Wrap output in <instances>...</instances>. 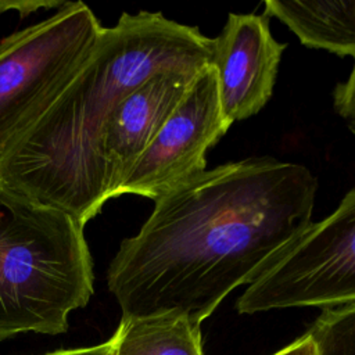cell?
I'll use <instances>...</instances> for the list:
<instances>
[{"instance_id": "6da1fadb", "label": "cell", "mask_w": 355, "mask_h": 355, "mask_svg": "<svg viewBox=\"0 0 355 355\" xmlns=\"http://www.w3.org/2000/svg\"><path fill=\"white\" fill-rule=\"evenodd\" d=\"M316 191L305 165L272 157L222 164L173 187L108 266L122 318L176 312L201 324L312 225Z\"/></svg>"}, {"instance_id": "7a4b0ae2", "label": "cell", "mask_w": 355, "mask_h": 355, "mask_svg": "<svg viewBox=\"0 0 355 355\" xmlns=\"http://www.w3.org/2000/svg\"><path fill=\"white\" fill-rule=\"evenodd\" d=\"M212 39L161 12H123L103 28L72 80L0 157V183L83 226L110 200L100 151L104 125L128 94L165 71L211 64Z\"/></svg>"}, {"instance_id": "3957f363", "label": "cell", "mask_w": 355, "mask_h": 355, "mask_svg": "<svg viewBox=\"0 0 355 355\" xmlns=\"http://www.w3.org/2000/svg\"><path fill=\"white\" fill-rule=\"evenodd\" d=\"M72 215L0 183V341L61 334L93 295V259Z\"/></svg>"}, {"instance_id": "277c9868", "label": "cell", "mask_w": 355, "mask_h": 355, "mask_svg": "<svg viewBox=\"0 0 355 355\" xmlns=\"http://www.w3.org/2000/svg\"><path fill=\"white\" fill-rule=\"evenodd\" d=\"M103 28L85 3L67 1L0 40V157L72 80Z\"/></svg>"}, {"instance_id": "5b68a950", "label": "cell", "mask_w": 355, "mask_h": 355, "mask_svg": "<svg viewBox=\"0 0 355 355\" xmlns=\"http://www.w3.org/2000/svg\"><path fill=\"white\" fill-rule=\"evenodd\" d=\"M355 304V189L312 225L247 286L240 313Z\"/></svg>"}, {"instance_id": "8992f818", "label": "cell", "mask_w": 355, "mask_h": 355, "mask_svg": "<svg viewBox=\"0 0 355 355\" xmlns=\"http://www.w3.org/2000/svg\"><path fill=\"white\" fill-rule=\"evenodd\" d=\"M214 67L194 76L187 93L137 159L118 196L137 194L157 200L207 168V153L229 130Z\"/></svg>"}, {"instance_id": "52a82bcc", "label": "cell", "mask_w": 355, "mask_h": 355, "mask_svg": "<svg viewBox=\"0 0 355 355\" xmlns=\"http://www.w3.org/2000/svg\"><path fill=\"white\" fill-rule=\"evenodd\" d=\"M284 49L273 37L268 15H227L223 29L212 39L211 65L220 108L230 123L258 114L269 101Z\"/></svg>"}, {"instance_id": "ba28073f", "label": "cell", "mask_w": 355, "mask_h": 355, "mask_svg": "<svg viewBox=\"0 0 355 355\" xmlns=\"http://www.w3.org/2000/svg\"><path fill=\"white\" fill-rule=\"evenodd\" d=\"M196 75L184 71L159 72L114 108L100 140L110 198L118 197L126 176L184 97Z\"/></svg>"}, {"instance_id": "9c48e42d", "label": "cell", "mask_w": 355, "mask_h": 355, "mask_svg": "<svg viewBox=\"0 0 355 355\" xmlns=\"http://www.w3.org/2000/svg\"><path fill=\"white\" fill-rule=\"evenodd\" d=\"M263 14L282 21L302 44L355 60V1L263 3Z\"/></svg>"}, {"instance_id": "30bf717a", "label": "cell", "mask_w": 355, "mask_h": 355, "mask_svg": "<svg viewBox=\"0 0 355 355\" xmlns=\"http://www.w3.org/2000/svg\"><path fill=\"white\" fill-rule=\"evenodd\" d=\"M200 326L176 312L121 318L111 336L112 355H202Z\"/></svg>"}, {"instance_id": "8fae6325", "label": "cell", "mask_w": 355, "mask_h": 355, "mask_svg": "<svg viewBox=\"0 0 355 355\" xmlns=\"http://www.w3.org/2000/svg\"><path fill=\"white\" fill-rule=\"evenodd\" d=\"M306 334L316 355H355V304L323 309Z\"/></svg>"}, {"instance_id": "7c38bea8", "label": "cell", "mask_w": 355, "mask_h": 355, "mask_svg": "<svg viewBox=\"0 0 355 355\" xmlns=\"http://www.w3.org/2000/svg\"><path fill=\"white\" fill-rule=\"evenodd\" d=\"M333 100L337 114L345 121L355 136V62L348 78L336 86Z\"/></svg>"}, {"instance_id": "4fadbf2b", "label": "cell", "mask_w": 355, "mask_h": 355, "mask_svg": "<svg viewBox=\"0 0 355 355\" xmlns=\"http://www.w3.org/2000/svg\"><path fill=\"white\" fill-rule=\"evenodd\" d=\"M67 1L49 0H0V12L17 11L21 17H26L39 8H61Z\"/></svg>"}, {"instance_id": "5bb4252c", "label": "cell", "mask_w": 355, "mask_h": 355, "mask_svg": "<svg viewBox=\"0 0 355 355\" xmlns=\"http://www.w3.org/2000/svg\"><path fill=\"white\" fill-rule=\"evenodd\" d=\"M273 355H316V348L309 334L305 333L304 336L298 337L294 343L279 349Z\"/></svg>"}, {"instance_id": "9a60e30c", "label": "cell", "mask_w": 355, "mask_h": 355, "mask_svg": "<svg viewBox=\"0 0 355 355\" xmlns=\"http://www.w3.org/2000/svg\"><path fill=\"white\" fill-rule=\"evenodd\" d=\"M46 355H112V341L108 338L105 343L92 345V347H82V348H71V349H60Z\"/></svg>"}]
</instances>
